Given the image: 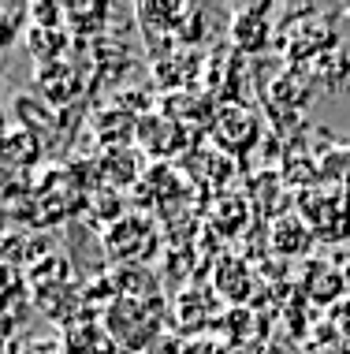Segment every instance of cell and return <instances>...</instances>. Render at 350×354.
<instances>
[{"mask_svg": "<svg viewBox=\"0 0 350 354\" xmlns=\"http://www.w3.org/2000/svg\"><path fill=\"white\" fill-rule=\"evenodd\" d=\"M264 15H269V8H246V12L235 15V23H231V37H235V45L239 49H261L264 41H269V23H264Z\"/></svg>", "mask_w": 350, "mask_h": 354, "instance_id": "8992f818", "label": "cell"}, {"mask_svg": "<svg viewBox=\"0 0 350 354\" xmlns=\"http://www.w3.org/2000/svg\"><path fill=\"white\" fill-rule=\"evenodd\" d=\"M12 37H15V15L8 8H0V49L12 45Z\"/></svg>", "mask_w": 350, "mask_h": 354, "instance_id": "ba28073f", "label": "cell"}, {"mask_svg": "<svg viewBox=\"0 0 350 354\" xmlns=\"http://www.w3.org/2000/svg\"><path fill=\"white\" fill-rule=\"evenodd\" d=\"M153 239H157V232L146 216H119L116 224L108 227L105 250L112 257H119V261L138 265L142 257H149V250H153Z\"/></svg>", "mask_w": 350, "mask_h": 354, "instance_id": "3957f363", "label": "cell"}, {"mask_svg": "<svg viewBox=\"0 0 350 354\" xmlns=\"http://www.w3.org/2000/svg\"><path fill=\"white\" fill-rule=\"evenodd\" d=\"M105 328L119 351H142L160 328V313L153 299H123L108 306Z\"/></svg>", "mask_w": 350, "mask_h": 354, "instance_id": "6da1fadb", "label": "cell"}, {"mask_svg": "<svg viewBox=\"0 0 350 354\" xmlns=\"http://www.w3.org/2000/svg\"><path fill=\"white\" fill-rule=\"evenodd\" d=\"M64 354H116L119 347L112 343L108 328L97 321H75L64 324V339H60Z\"/></svg>", "mask_w": 350, "mask_h": 354, "instance_id": "5b68a950", "label": "cell"}, {"mask_svg": "<svg viewBox=\"0 0 350 354\" xmlns=\"http://www.w3.org/2000/svg\"><path fill=\"white\" fill-rule=\"evenodd\" d=\"M105 19V8L101 4H68L64 8V23L71 26L75 34H93Z\"/></svg>", "mask_w": 350, "mask_h": 354, "instance_id": "52a82bcc", "label": "cell"}, {"mask_svg": "<svg viewBox=\"0 0 350 354\" xmlns=\"http://www.w3.org/2000/svg\"><path fill=\"white\" fill-rule=\"evenodd\" d=\"M257 131H261L257 116H253L246 104H239V101L220 104V109H216V116H213V138L220 142L228 153L250 149L253 142H257Z\"/></svg>", "mask_w": 350, "mask_h": 354, "instance_id": "7a4b0ae2", "label": "cell"}, {"mask_svg": "<svg viewBox=\"0 0 350 354\" xmlns=\"http://www.w3.org/2000/svg\"><path fill=\"white\" fill-rule=\"evenodd\" d=\"M135 138L146 146L153 157H172L186 146V127L179 120H172L168 112H160V116H142V123H135Z\"/></svg>", "mask_w": 350, "mask_h": 354, "instance_id": "277c9868", "label": "cell"}]
</instances>
